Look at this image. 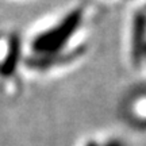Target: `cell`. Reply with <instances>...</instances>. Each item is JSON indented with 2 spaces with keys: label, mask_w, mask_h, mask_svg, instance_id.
<instances>
[{
  "label": "cell",
  "mask_w": 146,
  "mask_h": 146,
  "mask_svg": "<svg viewBox=\"0 0 146 146\" xmlns=\"http://www.w3.org/2000/svg\"><path fill=\"white\" fill-rule=\"evenodd\" d=\"M103 146H127L122 139H110Z\"/></svg>",
  "instance_id": "obj_3"
},
{
  "label": "cell",
  "mask_w": 146,
  "mask_h": 146,
  "mask_svg": "<svg viewBox=\"0 0 146 146\" xmlns=\"http://www.w3.org/2000/svg\"><path fill=\"white\" fill-rule=\"evenodd\" d=\"M87 146H99V145H98L96 142H89V143H88Z\"/></svg>",
  "instance_id": "obj_4"
},
{
  "label": "cell",
  "mask_w": 146,
  "mask_h": 146,
  "mask_svg": "<svg viewBox=\"0 0 146 146\" xmlns=\"http://www.w3.org/2000/svg\"><path fill=\"white\" fill-rule=\"evenodd\" d=\"M84 21V10L81 7H76L70 10L58 22L56 26L42 33L35 38L34 47L36 52L43 56H58L56 54L62 49L68 41L77 31Z\"/></svg>",
  "instance_id": "obj_1"
},
{
  "label": "cell",
  "mask_w": 146,
  "mask_h": 146,
  "mask_svg": "<svg viewBox=\"0 0 146 146\" xmlns=\"http://www.w3.org/2000/svg\"><path fill=\"white\" fill-rule=\"evenodd\" d=\"M146 16L143 14L135 16L133 26V58L138 62L146 54Z\"/></svg>",
  "instance_id": "obj_2"
},
{
  "label": "cell",
  "mask_w": 146,
  "mask_h": 146,
  "mask_svg": "<svg viewBox=\"0 0 146 146\" xmlns=\"http://www.w3.org/2000/svg\"><path fill=\"white\" fill-rule=\"evenodd\" d=\"M143 127H146V120H145V122H143Z\"/></svg>",
  "instance_id": "obj_5"
}]
</instances>
